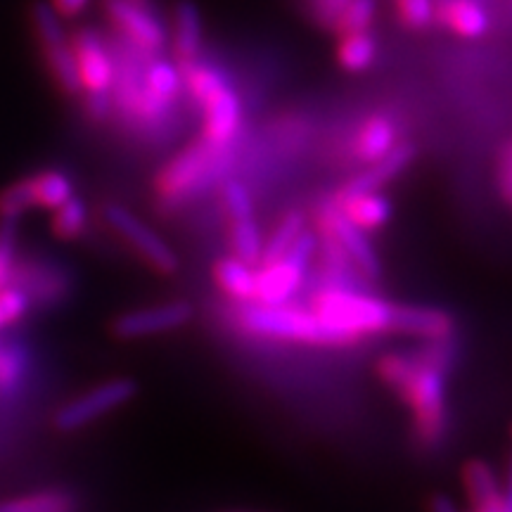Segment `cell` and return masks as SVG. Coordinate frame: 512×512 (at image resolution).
I'll list each match as a JSON object with an SVG mask.
<instances>
[{
  "label": "cell",
  "instance_id": "cell-1",
  "mask_svg": "<svg viewBox=\"0 0 512 512\" xmlns=\"http://www.w3.org/2000/svg\"><path fill=\"white\" fill-rule=\"evenodd\" d=\"M377 373L411 406L415 425L425 439H434L444 427L446 384L437 361H422L401 354L380 358Z\"/></svg>",
  "mask_w": 512,
  "mask_h": 512
},
{
  "label": "cell",
  "instance_id": "cell-2",
  "mask_svg": "<svg viewBox=\"0 0 512 512\" xmlns=\"http://www.w3.org/2000/svg\"><path fill=\"white\" fill-rule=\"evenodd\" d=\"M242 323L252 332L278 339H294V342L311 344H347L354 342V335L335 328L316 311L290 309V306H264L252 304L242 311Z\"/></svg>",
  "mask_w": 512,
  "mask_h": 512
},
{
  "label": "cell",
  "instance_id": "cell-3",
  "mask_svg": "<svg viewBox=\"0 0 512 512\" xmlns=\"http://www.w3.org/2000/svg\"><path fill=\"white\" fill-rule=\"evenodd\" d=\"M72 48L79 69V83L86 112L95 121L112 114V86H114V60L112 50L91 27H83L72 36Z\"/></svg>",
  "mask_w": 512,
  "mask_h": 512
},
{
  "label": "cell",
  "instance_id": "cell-4",
  "mask_svg": "<svg viewBox=\"0 0 512 512\" xmlns=\"http://www.w3.org/2000/svg\"><path fill=\"white\" fill-rule=\"evenodd\" d=\"M31 27H34V36L41 46L43 60H46V69L50 79L57 86L62 95H79V69H76V57L72 48V36L62 27V19L57 12L50 8L48 0H36L31 5Z\"/></svg>",
  "mask_w": 512,
  "mask_h": 512
},
{
  "label": "cell",
  "instance_id": "cell-5",
  "mask_svg": "<svg viewBox=\"0 0 512 512\" xmlns=\"http://www.w3.org/2000/svg\"><path fill=\"white\" fill-rule=\"evenodd\" d=\"M392 309L394 306L382 302V299L344 290L320 292L313 299V311L320 318L354 337L392 330Z\"/></svg>",
  "mask_w": 512,
  "mask_h": 512
},
{
  "label": "cell",
  "instance_id": "cell-6",
  "mask_svg": "<svg viewBox=\"0 0 512 512\" xmlns=\"http://www.w3.org/2000/svg\"><path fill=\"white\" fill-rule=\"evenodd\" d=\"M69 197H74V183L64 171H36L0 190V219L19 221L29 211H55Z\"/></svg>",
  "mask_w": 512,
  "mask_h": 512
},
{
  "label": "cell",
  "instance_id": "cell-7",
  "mask_svg": "<svg viewBox=\"0 0 512 512\" xmlns=\"http://www.w3.org/2000/svg\"><path fill=\"white\" fill-rule=\"evenodd\" d=\"M138 384L131 377H114L98 384V387L88 389L76 396V399L67 401L60 411L55 413L53 425L60 432H76L83 427L98 422L102 415L119 411L128 401L136 399Z\"/></svg>",
  "mask_w": 512,
  "mask_h": 512
},
{
  "label": "cell",
  "instance_id": "cell-8",
  "mask_svg": "<svg viewBox=\"0 0 512 512\" xmlns=\"http://www.w3.org/2000/svg\"><path fill=\"white\" fill-rule=\"evenodd\" d=\"M223 152H226V147L211 145L204 138L200 143L188 147V150H183L181 155L171 159V162L159 171L155 181L157 195L169 204L185 200V197H188L195 188H200V185L207 181L211 171L219 166Z\"/></svg>",
  "mask_w": 512,
  "mask_h": 512
},
{
  "label": "cell",
  "instance_id": "cell-9",
  "mask_svg": "<svg viewBox=\"0 0 512 512\" xmlns=\"http://www.w3.org/2000/svg\"><path fill=\"white\" fill-rule=\"evenodd\" d=\"M10 287H17L27 297L29 306H57L72 294V275L48 259L38 254H19L12 268Z\"/></svg>",
  "mask_w": 512,
  "mask_h": 512
},
{
  "label": "cell",
  "instance_id": "cell-10",
  "mask_svg": "<svg viewBox=\"0 0 512 512\" xmlns=\"http://www.w3.org/2000/svg\"><path fill=\"white\" fill-rule=\"evenodd\" d=\"M102 216H105L107 226L138 254V259L150 271L159 275H174L178 271V256L174 254V249L166 245L155 230L147 226L145 221H140L136 214H131L126 207H119V204H107Z\"/></svg>",
  "mask_w": 512,
  "mask_h": 512
},
{
  "label": "cell",
  "instance_id": "cell-11",
  "mask_svg": "<svg viewBox=\"0 0 512 512\" xmlns=\"http://www.w3.org/2000/svg\"><path fill=\"white\" fill-rule=\"evenodd\" d=\"M313 249H316V238L311 233H302V238L294 242V247L283 259L275 261L271 266H261L256 273V304L278 306L290 299V294L302 283L304 268L309 264Z\"/></svg>",
  "mask_w": 512,
  "mask_h": 512
},
{
  "label": "cell",
  "instance_id": "cell-12",
  "mask_svg": "<svg viewBox=\"0 0 512 512\" xmlns=\"http://www.w3.org/2000/svg\"><path fill=\"white\" fill-rule=\"evenodd\" d=\"M181 91V72L166 60H155L145 67L143 88L133 107L131 121L152 128L169 117L171 105Z\"/></svg>",
  "mask_w": 512,
  "mask_h": 512
},
{
  "label": "cell",
  "instance_id": "cell-13",
  "mask_svg": "<svg viewBox=\"0 0 512 512\" xmlns=\"http://www.w3.org/2000/svg\"><path fill=\"white\" fill-rule=\"evenodd\" d=\"M105 12L119 34L143 53L164 48L166 29L140 0H105Z\"/></svg>",
  "mask_w": 512,
  "mask_h": 512
},
{
  "label": "cell",
  "instance_id": "cell-14",
  "mask_svg": "<svg viewBox=\"0 0 512 512\" xmlns=\"http://www.w3.org/2000/svg\"><path fill=\"white\" fill-rule=\"evenodd\" d=\"M320 221H323V228L330 235L332 245L344 249V254L354 261L358 271L370 280L380 275V261H377L368 238L363 235L361 228L347 219V214H344L337 202H325L320 207Z\"/></svg>",
  "mask_w": 512,
  "mask_h": 512
},
{
  "label": "cell",
  "instance_id": "cell-15",
  "mask_svg": "<svg viewBox=\"0 0 512 512\" xmlns=\"http://www.w3.org/2000/svg\"><path fill=\"white\" fill-rule=\"evenodd\" d=\"M192 318V306L188 302H171L152 309L126 311L112 320V335L117 339H140L150 335H162L188 325Z\"/></svg>",
  "mask_w": 512,
  "mask_h": 512
},
{
  "label": "cell",
  "instance_id": "cell-16",
  "mask_svg": "<svg viewBox=\"0 0 512 512\" xmlns=\"http://www.w3.org/2000/svg\"><path fill=\"white\" fill-rule=\"evenodd\" d=\"M204 110V140L216 147H228L230 140L238 136L242 124V107L240 98L230 86L223 88L216 95H211L207 102H202Z\"/></svg>",
  "mask_w": 512,
  "mask_h": 512
},
{
  "label": "cell",
  "instance_id": "cell-17",
  "mask_svg": "<svg viewBox=\"0 0 512 512\" xmlns=\"http://www.w3.org/2000/svg\"><path fill=\"white\" fill-rule=\"evenodd\" d=\"M413 159H415V147L411 143L394 145V150H389L382 159L373 162V166H370L368 171H363V174L351 178V181L339 190L337 200H347V197L363 195V192H377L382 185L394 181V178L399 176L401 171L413 162Z\"/></svg>",
  "mask_w": 512,
  "mask_h": 512
},
{
  "label": "cell",
  "instance_id": "cell-18",
  "mask_svg": "<svg viewBox=\"0 0 512 512\" xmlns=\"http://www.w3.org/2000/svg\"><path fill=\"white\" fill-rule=\"evenodd\" d=\"M392 330L425 339H448L453 335V318L446 311L425 306H394Z\"/></svg>",
  "mask_w": 512,
  "mask_h": 512
},
{
  "label": "cell",
  "instance_id": "cell-19",
  "mask_svg": "<svg viewBox=\"0 0 512 512\" xmlns=\"http://www.w3.org/2000/svg\"><path fill=\"white\" fill-rule=\"evenodd\" d=\"M202 50V15L192 0H181L174 8V53L178 60H200Z\"/></svg>",
  "mask_w": 512,
  "mask_h": 512
},
{
  "label": "cell",
  "instance_id": "cell-20",
  "mask_svg": "<svg viewBox=\"0 0 512 512\" xmlns=\"http://www.w3.org/2000/svg\"><path fill=\"white\" fill-rule=\"evenodd\" d=\"M439 19L463 38H479L489 31V17L477 0H441Z\"/></svg>",
  "mask_w": 512,
  "mask_h": 512
},
{
  "label": "cell",
  "instance_id": "cell-21",
  "mask_svg": "<svg viewBox=\"0 0 512 512\" xmlns=\"http://www.w3.org/2000/svg\"><path fill=\"white\" fill-rule=\"evenodd\" d=\"M31 356L24 344L0 339V401L17 399L29 377Z\"/></svg>",
  "mask_w": 512,
  "mask_h": 512
},
{
  "label": "cell",
  "instance_id": "cell-22",
  "mask_svg": "<svg viewBox=\"0 0 512 512\" xmlns=\"http://www.w3.org/2000/svg\"><path fill=\"white\" fill-rule=\"evenodd\" d=\"M342 207L347 219L361 230L380 228L392 216V204H389L380 192H363V195L347 197V200H335Z\"/></svg>",
  "mask_w": 512,
  "mask_h": 512
},
{
  "label": "cell",
  "instance_id": "cell-23",
  "mask_svg": "<svg viewBox=\"0 0 512 512\" xmlns=\"http://www.w3.org/2000/svg\"><path fill=\"white\" fill-rule=\"evenodd\" d=\"M214 278L221 285L223 292L240 302H254L256 299V273L252 266L240 261L238 256H226L219 259L214 266Z\"/></svg>",
  "mask_w": 512,
  "mask_h": 512
},
{
  "label": "cell",
  "instance_id": "cell-24",
  "mask_svg": "<svg viewBox=\"0 0 512 512\" xmlns=\"http://www.w3.org/2000/svg\"><path fill=\"white\" fill-rule=\"evenodd\" d=\"M79 510V501L69 491L62 489H48V491H34L29 496L5 498L0 501V512H76Z\"/></svg>",
  "mask_w": 512,
  "mask_h": 512
},
{
  "label": "cell",
  "instance_id": "cell-25",
  "mask_svg": "<svg viewBox=\"0 0 512 512\" xmlns=\"http://www.w3.org/2000/svg\"><path fill=\"white\" fill-rule=\"evenodd\" d=\"M394 124L384 117H370L366 124L361 126L356 138V155L363 159V162H377L387 155L389 150H394Z\"/></svg>",
  "mask_w": 512,
  "mask_h": 512
},
{
  "label": "cell",
  "instance_id": "cell-26",
  "mask_svg": "<svg viewBox=\"0 0 512 512\" xmlns=\"http://www.w3.org/2000/svg\"><path fill=\"white\" fill-rule=\"evenodd\" d=\"M88 226V207L79 197H69L55 211H50V233L57 240L72 242L86 233Z\"/></svg>",
  "mask_w": 512,
  "mask_h": 512
},
{
  "label": "cell",
  "instance_id": "cell-27",
  "mask_svg": "<svg viewBox=\"0 0 512 512\" xmlns=\"http://www.w3.org/2000/svg\"><path fill=\"white\" fill-rule=\"evenodd\" d=\"M377 43L373 34L368 31H356L339 38L337 60L347 72H366L370 64L375 62Z\"/></svg>",
  "mask_w": 512,
  "mask_h": 512
},
{
  "label": "cell",
  "instance_id": "cell-28",
  "mask_svg": "<svg viewBox=\"0 0 512 512\" xmlns=\"http://www.w3.org/2000/svg\"><path fill=\"white\" fill-rule=\"evenodd\" d=\"M302 233H304V216L299 214V211L287 214L285 219L280 221V226L275 228L271 240L266 242L264 252H261L259 266H271V264H275V261L283 259V256L294 247V242L302 238Z\"/></svg>",
  "mask_w": 512,
  "mask_h": 512
},
{
  "label": "cell",
  "instance_id": "cell-29",
  "mask_svg": "<svg viewBox=\"0 0 512 512\" xmlns=\"http://www.w3.org/2000/svg\"><path fill=\"white\" fill-rule=\"evenodd\" d=\"M233 247L235 256L240 261H245L247 266H259L261 264V252H264V242H261L259 226L256 219H240L233 221Z\"/></svg>",
  "mask_w": 512,
  "mask_h": 512
},
{
  "label": "cell",
  "instance_id": "cell-30",
  "mask_svg": "<svg viewBox=\"0 0 512 512\" xmlns=\"http://www.w3.org/2000/svg\"><path fill=\"white\" fill-rule=\"evenodd\" d=\"M463 482L467 496H470V503L501 494V486L496 482L494 470H491L484 460H470V463L465 465Z\"/></svg>",
  "mask_w": 512,
  "mask_h": 512
},
{
  "label": "cell",
  "instance_id": "cell-31",
  "mask_svg": "<svg viewBox=\"0 0 512 512\" xmlns=\"http://www.w3.org/2000/svg\"><path fill=\"white\" fill-rule=\"evenodd\" d=\"M375 17V0H349L344 10L335 19V31L339 36L356 34V31H368Z\"/></svg>",
  "mask_w": 512,
  "mask_h": 512
},
{
  "label": "cell",
  "instance_id": "cell-32",
  "mask_svg": "<svg viewBox=\"0 0 512 512\" xmlns=\"http://www.w3.org/2000/svg\"><path fill=\"white\" fill-rule=\"evenodd\" d=\"M396 10L408 29H425L434 22V0H396Z\"/></svg>",
  "mask_w": 512,
  "mask_h": 512
},
{
  "label": "cell",
  "instance_id": "cell-33",
  "mask_svg": "<svg viewBox=\"0 0 512 512\" xmlns=\"http://www.w3.org/2000/svg\"><path fill=\"white\" fill-rule=\"evenodd\" d=\"M223 202H226V209L230 214V221L240 219H252L254 216V204L245 185L238 181H228L226 188H223Z\"/></svg>",
  "mask_w": 512,
  "mask_h": 512
},
{
  "label": "cell",
  "instance_id": "cell-34",
  "mask_svg": "<svg viewBox=\"0 0 512 512\" xmlns=\"http://www.w3.org/2000/svg\"><path fill=\"white\" fill-rule=\"evenodd\" d=\"M29 309L31 306L27 302V297H24L17 287H3V290H0V330L27 316Z\"/></svg>",
  "mask_w": 512,
  "mask_h": 512
},
{
  "label": "cell",
  "instance_id": "cell-35",
  "mask_svg": "<svg viewBox=\"0 0 512 512\" xmlns=\"http://www.w3.org/2000/svg\"><path fill=\"white\" fill-rule=\"evenodd\" d=\"M347 3L349 0H313V15H316L320 24L332 27L335 19L339 17V12L344 10V5Z\"/></svg>",
  "mask_w": 512,
  "mask_h": 512
},
{
  "label": "cell",
  "instance_id": "cell-36",
  "mask_svg": "<svg viewBox=\"0 0 512 512\" xmlns=\"http://www.w3.org/2000/svg\"><path fill=\"white\" fill-rule=\"evenodd\" d=\"M48 3H50V8L60 15V19H74L88 8V3H91V0H48Z\"/></svg>",
  "mask_w": 512,
  "mask_h": 512
},
{
  "label": "cell",
  "instance_id": "cell-37",
  "mask_svg": "<svg viewBox=\"0 0 512 512\" xmlns=\"http://www.w3.org/2000/svg\"><path fill=\"white\" fill-rule=\"evenodd\" d=\"M472 512H503V494L482 498V501L472 503Z\"/></svg>",
  "mask_w": 512,
  "mask_h": 512
},
{
  "label": "cell",
  "instance_id": "cell-38",
  "mask_svg": "<svg viewBox=\"0 0 512 512\" xmlns=\"http://www.w3.org/2000/svg\"><path fill=\"white\" fill-rule=\"evenodd\" d=\"M15 261L12 256L0 252V290L3 287H10V278H12V268H15Z\"/></svg>",
  "mask_w": 512,
  "mask_h": 512
},
{
  "label": "cell",
  "instance_id": "cell-39",
  "mask_svg": "<svg viewBox=\"0 0 512 512\" xmlns=\"http://www.w3.org/2000/svg\"><path fill=\"white\" fill-rule=\"evenodd\" d=\"M430 512H458V510H456V505H453L451 498L444 494H437L430 503Z\"/></svg>",
  "mask_w": 512,
  "mask_h": 512
},
{
  "label": "cell",
  "instance_id": "cell-40",
  "mask_svg": "<svg viewBox=\"0 0 512 512\" xmlns=\"http://www.w3.org/2000/svg\"><path fill=\"white\" fill-rule=\"evenodd\" d=\"M503 185H505V190H508V195H512V145H508V150H505Z\"/></svg>",
  "mask_w": 512,
  "mask_h": 512
},
{
  "label": "cell",
  "instance_id": "cell-41",
  "mask_svg": "<svg viewBox=\"0 0 512 512\" xmlns=\"http://www.w3.org/2000/svg\"><path fill=\"white\" fill-rule=\"evenodd\" d=\"M503 512H512V463H510L508 486H505V494H503Z\"/></svg>",
  "mask_w": 512,
  "mask_h": 512
}]
</instances>
